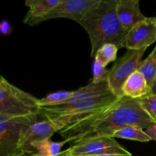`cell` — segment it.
Listing matches in <instances>:
<instances>
[{
  "mask_svg": "<svg viewBox=\"0 0 156 156\" xmlns=\"http://www.w3.org/2000/svg\"><path fill=\"white\" fill-rule=\"evenodd\" d=\"M155 42V17H146L128 30L123 41V48L134 50L147 49Z\"/></svg>",
  "mask_w": 156,
  "mask_h": 156,
  "instance_id": "cell-8",
  "label": "cell"
},
{
  "mask_svg": "<svg viewBox=\"0 0 156 156\" xmlns=\"http://www.w3.org/2000/svg\"><path fill=\"white\" fill-rule=\"evenodd\" d=\"M74 91H58L47 94L46 97L39 99L40 108L53 107L59 105L68 100Z\"/></svg>",
  "mask_w": 156,
  "mask_h": 156,
  "instance_id": "cell-18",
  "label": "cell"
},
{
  "mask_svg": "<svg viewBox=\"0 0 156 156\" xmlns=\"http://www.w3.org/2000/svg\"><path fill=\"white\" fill-rule=\"evenodd\" d=\"M146 133L148 134L151 140L156 142V123H153L146 129Z\"/></svg>",
  "mask_w": 156,
  "mask_h": 156,
  "instance_id": "cell-22",
  "label": "cell"
},
{
  "mask_svg": "<svg viewBox=\"0 0 156 156\" xmlns=\"http://www.w3.org/2000/svg\"><path fill=\"white\" fill-rule=\"evenodd\" d=\"M101 1V0H62L56 9L41 20V22L54 18H68L79 23Z\"/></svg>",
  "mask_w": 156,
  "mask_h": 156,
  "instance_id": "cell-9",
  "label": "cell"
},
{
  "mask_svg": "<svg viewBox=\"0 0 156 156\" xmlns=\"http://www.w3.org/2000/svg\"><path fill=\"white\" fill-rule=\"evenodd\" d=\"M153 123L138 99L123 96L103 111L62 129L59 134L69 143H75L84 139L112 136L115 131L124 126L147 129Z\"/></svg>",
  "mask_w": 156,
  "mask_h": 156,
  "instance_id": "cell-1",
  "label": "cell"
},
{
  "mask_svg": "<svg viewBox=\"0 0 156 156\" xmlns=\"http://www.w3.org/2000/svg\"><path fill=\"white\" fill-rule=\"evenodd\" d=\"M34 152H30V151H26V150H21V149H18L13 154H12L9 156H33L34 154Z\"/></svg>",
  "mask_w": 156,
  "mask_h": 156,
  "instance_id": "cell-23",
  "label": "cell"
},
{
  "mask_svg": "<svg viewBox=\"0 0 156 156\" xmlns=\"http://www.w3.org/2000/svg\"><path fill=\"white\" fill-rule=\"evenodd\" d=\"M114 138H120L123 140H133L140 143H148L151 141V138L146 131L142 128L135 126H127L117 129L112 135Z\"/></svg>",
  "mask_w": 156,
  "mask_h": 156,
  "instance_id": "cell-15",
  "label": "cell"
},
{
  "mask_svg": "<svg viewBox=\"0 0 156 156\" xmlns=\"http://www.w3.org/2000/svg\"><path fill=\"white\" fill-rule=\"evenodd\" d=\"M151 88L139 70L129 76L122 87V94L133 99H140L149 94Z\"/></svg>",
  "mask_w": 156,
  "mask_h": 156,
  "instance_id": "cell-13",
  "label": "cell"
},
{
  "mask_svg": "<svg viewBox=\"0 0 156 156\" xmlns=\"http://www.w3.org/2000/svg\"><path fill=\"white\" fill-rule=\"evenodd\" d=\"M119 48L114 44H105L98 50L94 60L98 61L103 66H107L111 62H114L117 59V51Z\"/></svg>",
  "mask_w": 156,
  "mask_h": 156,
  "instance_id": "cell-17",
  "label": "cell"
},
{
  "mask_svg": "<svg viewBox=\"0 0 156 156\" xmlns=\"http://www.w3.org/2000/svg\"><path fill=\"white\" fill-rule=\"evenodd\" d=\"M143 109L148 114L150 118L156 123V95L148 94L138 99Z\"/></svg>",
  "mask_w": 156,
  "mask_h": 156,
  "instance_id": "cell-19",
  "label": "cell"
},
{
  "mask_svg": "<svg viewBox=\"0 0 156 156\" xmlns=\"http://www.w3.org/2000/svg\"><path fill=\"white\" fill-rule=\"evenodd\" d=\"M41 114L10 117L0 114V156H9L18 150V143L27 126L38 120Z\"/></svg>",
  "mask_w": 156,
  "mask_h": 156,
  "instance_id": "cell-5",
  "label": "cell"
},
{
  "mask_svg": "<svg viewBox=\"0 0 156 156\" xmlns=\"http://www.w3.org/2000/svg\"><path fill=\"white\" fill-rule=\"evenodd\" d=\"M149 94H155L156 95V76L154 79L153 82H152V87H151V91Z\"/></svg>",
  "mask_w": 156,
  "mask_h": 156,
  "instance_id": "cell-24",
  "label": "cell"
},
{
  "mask_svg": "<svg viewBox=\"0 0 156 156\" xmlns=\"http://www.w3.org/2000/svg\"><path fill=\"white\" fill-rule=\"evenodd\" d=\"M146 48L139 50H128L110 69L108 82L113 92L119 98L123 97L122 87L129 76L138 70Z\"/></svg>",
  "mask_w": 156,
  "mask_h": 156,
  "instance_id": "cell-6",
  "label": "cell"
},
{
  "mask_svg": "<svg viewBox=\"0 0 156 156\" xmlns=\"http://www.w3.org/2000/svg\"><path fill=\"white\" fill-rule=\"evenodd\" d=\"M66 151H67V150H66ZM66 156H69V155H68V152H67V155H66Z\"/></svg>",
  "mask_w": 156,
  "mask_h": 156,
  "instance_id": "cell-28",
  "label": "cell"
},
{
  "mask_svg": "<svg viewBox=\"0 0 156 156\" xmlns=\"http://www.w3.org/2000/svg\"><path fill=\"white\" fill-rule=\"evenodd\" d=\"M110 74V69L107 67L103 66L98 61L94 60L93 62V79L94 83H101L108 79Z\"/></svg>",
  "mask_w": 156,
  "mask_h": 156,
  "instance_id": "cell-20",
  "label": "cell"
},
{
  "mask_svg": "<svg viewBox=\"0 0 156 156\" xmlns=\"http://www.w3.org/2000/svg\"><path fill=\"white\" fill-rule=\"evenodd\" d=\"M62 0H32L24 18V23L34 26L40 24L41 20L59 5Z\"/></svg>",
  "mask_w": 156,
  "mask_h": 156,
  "instance_id": "cell-12",
  "label": "cell"
},
{
  "mask_svg": "<svg viewBox=\"0 0 156 156\" xmlns=\"http://www.w3.org/2000/svg\"><path fill=\"white\" fill-rule=\"evenodd\" d=\"M140 2V0H117V15L126 31L146 18L141 12Z\"/></svg>",
  "mask_w": 156,
  "mask_h": 156,
  "instance_id": "cell-11",
  "label": "cell"
},
{
  "mask_svg": "<svg viewBox=\"0 0 156 156\" xmlns=\"http://www.w3.org/2000/svg\"><path fill=\"white\" fill-rule=\"evenodd\" d=\"M117 0H101L79 23L88 33L91 42V56L105 44L123 48L127 31L122 26L117 12Z\"/></svg>",
  "mask_w": 156,
  "mask_h": 156,
  "instance_id": "cell-3",
  "label": "cell"
},
{
  "mask_svg": "<svg viewBox=\"0 0 156 156\" xmlns=\"http://www.w3.org/2000/svg\"><path fill=\"white\" fill-rule=\"evenodd\" d=\"M138 70L144 76L151 88L156 76V46L148 57L142 61Z\"/></svg>",
  "mask_w": 156,
  "mask_h": 156,
  "instance_id": "cell-16",
  "label": "cell"
},
{
  "mask_svg": "<svg viewBox=\"0 0 156 156\" xmlns=\"http://www.w3.org/2000/svg\"><path fill=\"white\" fill-rule=\"evenodd\" d=\"M0 114L10 117L41 114L39 99L0 77Z\"/></svg>",
  "mask_w": 156,
  "mask_h": 156,
  "instance_id": "cell-4",
  "label": "cell"
},
{
  "mask_svg": "<svg viewBox=\"0 0 156 156\" xmlns=\"http://www.w3.org/2000/svg\"><path fill=\"white\" fill-rule=\"evenodd\" d=\"M68 140L53 142L50 139L37 142L32 145V150L39 156H59L62 153V148Z\"/></svg>",
  "mask_w": 156,
  "mask_h": 156,
  "instance_id": "cell-14",
  "label": "cell"
},
{
  "mask_svg": "<svg viewBox=\"0 0 156 156\" xmlns=\"http://www.w3.org/2000/svg\"><path fill=\"white\" fill-rule=\"evenodd\" d=\"M155 19H156V16H155Z\"/></svg>",
  "mask_w": 156,
  "mask_h": 156,
  "instance_id": "cell-29",
  "label": "cell"
},
{
  "mask_svg": "<svg viewBox=\"0 0 156 156\" xmlns=\"http://www.w3.org/2000/svg\"><path fill=\"white\" fill-rule=\"evenodd\" d=\"M69 156H89L103 154L127 155L130 152L112 136H99L84 139L73 143L66 149Z\"/></svg>",
  "mask_w": 156,
  "mask_h": 156,
  "instance_id": "cell-7",
  "label": "cell"
},
{
  "mask_svg": "<svg viewBox=\"0 0 156 156\" xmlns=\"http://www.w3.org/2000/svg\"><path fill=\"white\" fill-rule=\"evenodd\" d=\"M89 156H133L132 154H127V155H121V154H103V155H89Z\"/></svg>",
  "mask_w": 156,
  "mask_h": 156,
  "instance_id": "cell-25",
  "label": "cell"
},
{
  "mask_svg": "<svg viewBox=\"0 0 156 156\" xmlns=\"http://www.w3.org/2000/svg\"><path fill=\"white\" fill-rule=\"evenodd\" d=\"M13 30V27L8 20H2L0 23V31L4 36H9Z\"/></svg>",
  "mask_w": 156,
  "mask_h": 156,
  "instance_id": "cell-21",
  "label": "cell"
},
{
  "mask_svg": "<svg viewBox=\"0 0 156 156\" xmlns=\"http://www.w3.org/2000/svg\"><path fill=\"white\" fill-rule=\"evenodd\" d=\"M31 1H32V0H25V2H24V3H25V5L27 7V6H28V5L30 4V2H31Z\"/></svg>",
  "mask_w": 156,
  "mask_h": 156,
  "instance_id": "cell-27",
  "label": "cell"
},
{
  "mask_svg": "<svg viewBox=\"0 0 156 156\" xmlns=\"http://www.w3.org/2000/svg\"><path fill=\"white\" fill-rule=\"evenodd\" d=\"M119 98L111 89L108 80L101 83L91 82L73 91L71 97L61 105L41 108V115L53 122L60 131L103 111Z\"/></svg>",
  "mask_w": 156,
  "mask_h": 156,
  "instance_id": "cell-2",
  "label": "cell"
},
{
  "mask_svg": "<svg viewBox=\"0 0 156 156\" xmlns=\"http://www.w3.org/2000/svg\"><path fill=\"white\" fill-rule=\"evenodd\" d=\"M66 155H67V151H66V149L65 151H62V153H61V155H59V156H66ZM33 156H39V155H38L37 154L36 152H35V153L34 154Z\"/></svg>",
  "mask_w": 156,
  "mask_h": 156,
  "instance_id": "cell-26",
  "label": "cell"
},
{
  "mask_svg": "<svg viewBox=\"0 0 156 156\" xmlns=\"http://www.w3.org/2000/svg\"><path fill=\"white\" fill-rule=\"evenodd\" d=\"M59 129L56 125L50 120L44 118L42 120H37L24 129L18 143V149L26 151L32 150V145L37 142L50 139Z\"/></svg>",
  "mask_w": 156,
  "mask_h": 156,
  "instance_id": "cell-10",
  "label": "cell"
}]
</instances>
